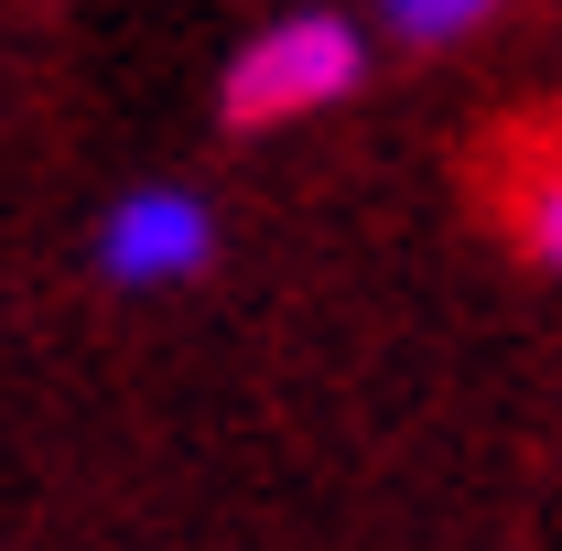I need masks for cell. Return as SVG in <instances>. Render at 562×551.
Instances as JSON below:
<instances>
[{"label": "cell", "instance_id": "6da1fadb", "mask_svg": "<svg viewBox=\"0 0 562 551\" xmlns=\"http://www.w3.org/2000/svg\"><path fill=\"white\" fill-rule=\"evenodd\" d=\"M357 76H368V33L347 11H281V22H260L227 55L216 109H227V131H292V120L336 109Z\"/></svg>", "mask_w": 562, "mask_h": 551}, {"label": "cell", "instance_id": "7a4b0ae2", "mask_svg": "<svg viewBox=\"0 0 562 551\" xmlns=\"http://www.w3.org/2000/svg\"><path fill=\"white\" fill-rule=\"evenodd\" d=\"M206 260H216V206L195 184H131L98 216V281H120V292H173Z\"/></svg>", "mask_w": 562, "mask_h": 551}, {"label": "cell", "instance_id": "3957f363", "mask_svg": "<svg viewBox=\"0 0 562 551\" xmlns=\"http://www.w3.org/2000/svg\"><path fill=\"white\" fill-rule=\"evenodd\" d=\"M508 227H519V249L562 281V151H530V173L508 184Z\"/></svg>", "mask_w": 562, "mask_h": 551}, {"label": "cell", "instance_id": "277c9868", "mask_svg": "<svg viewBox=\"0 0 562 551\" xmlns=\"http://www.w3.org/2000/svg\"><path fill=\"white\" fill-rule=\"evenodd\" d=\"M379 11V33H401V44H465V33H487L497 0H368Z\"/></svg>", "mask_w": 562, "mask_h": 551}]
</instances>
